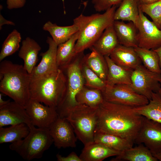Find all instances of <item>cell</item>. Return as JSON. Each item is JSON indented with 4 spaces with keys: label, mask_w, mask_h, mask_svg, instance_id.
Returning <instances> with one entry per match:
<instances>
[{
    "label": "cell",
    "mask_w": 161,
    "mask_h": 161,
    "mask_svg": "<svg viewBox=\"0 0 161 161\" xmlns=\"http://www.w3.org/2000/svg\"><path fill=\"white\" fill-rule=\"evenodd\" d=\"M143 117L135 112L134 107L104 100L98 107L96 130L134 143L140 128Z\"/></svg>",
    "instance_id": "cell-1"
},
{
    "label": "cell",
    "mask_w": 161,
    "mask_h": 161,
    "mask_svg": "<svg viewBox=\"0 0 161 161\" xmlns=\"http://www.w3.org/2000/svg\"><path fill=\"white\" fill-rule=\"evenodd\" d=\"M29 73L23 66L4 60L0 64V91L25 107L30 98Z\"/></svg>",
    "instance_id": "cell-2"
},
{
    "label": "cell",
    "mask_w": 161,
    "mask_h": 161,
    "mask_svg": "<svg viewBox=\"0 0 161 161\" xmlns=\"http://www.w3.org/2000/svg\"><path fill=\"white\" fill-rule=\"evenodd\" d=\"M117 6H113L102 14L90 16L81 14L73 19L78 28L79 35L75 47L76 54L91 48L105 30L112 26Z\"/></svg>",
    "instance_id": "cell-3"
},
{
    "label": "cell",
    "mask_w": 161,
    "mask_h": 161,
    "mask_svg": "<svg viewBox=\"0 0 161 161\" xmlns=\"http://www.w3.org/2000/svg\"><path fill=\"white\" fill-rule=\"evenodd\" d=\"M67 87L65 75L61 69L30 80V98L45 105L57 108L65 93Z\"/></svg>",
    "instance_id": "cell-4"
},
{
    "label": "cell",
    "mask_w": 161,
    "mask_h": 161,
    "mask_svg": "<svg viewBox=\"0 0 161 161\" xmlns=\"http://www.w3.org/2000/svg\"><path fill=\"white\" fill-rule=\"evenodd\" d=\"M98 107L78 103L68 109L62 117L70 123L77 138L84 145L94 141L98 123Z\"/></svg>",
    "instance_id": "cell-5"
},
{
    "label": "cell",
    "mask_w": 161,
    "mask_h": 161,
    "mask_svg": "<svg viewBox=\"0 0 161 161\" xmlns=\"http://www.w3.org/2000/svg\"><path fill=\"white\" fill-rule=\"evenodd\" d=\"M28 135L18 141L11 143L10 149L27 161L41 158L53 143L49 128H30Z\"/></svg>",
    "instance_id": "cell-6"
},
{
    "label": "cell",
    "mask_w": 161,
    "mask_h": 161,
    "mask_svg": "<svg viewBox=\"0 0 161 161\" xmlns=\"http://www.w3.org/2000/svg\"><path fill=\"white\" fill-rule=\"evenodd\" d=\"M84 55L83 52L77 54L67 66L62 69L66 77L67 87L61 103L56 108L58 117H62L69 108L78 103L77 94L84 86L81 64Z\"/></svg>",
    "instance_id": "cell-7"
},
{
    "label": "cell",
    "mask_w": 161,
    "mask_h": 161,
    "mask_svg": "<svg viewBox=\"0 0 161 161\" xmlns=\"http://www.w3.org/2000/svg\"><path fill=\"white\" fill-rule=\"evenodd\" d=\"M101 91L104 100L112 103L136 107L149 102L146 97L134 91L130 85H106Z\"/></svg>",
    "instance_id": "cell-8"
},
{
    "label": "cell",
    "mask_w": 161,
    "mask_h": 161,
    "mask_svg": "<svg viewBox=\"0 0 161 161\" xmlns=\"http://www.w3.org/2000/svg\"><path fill=\"white\" fill-rule=\"evenodd\" d=\"M160 74L150 71L142 64L133 70L130 85L136 92L150 100L153 93L157 92L160 88Z\"/></svg>",
    "instance_id": "cell-9"
},
{
    "label": "cell",
    "mask_w": 161,
    "mask_h": 161,
    "mask_svg": "<svg viewBox=\"0 0 161 161\" xmlns=\"http://www.w3.org/2000/svg\"><path fill=\"white\" fill-rule=\"evenodd\" d=\"M135 25L137 30L138 47L151 50L161 47V30L140 9L138 19Z\"/></svg>",
    "instance_id": "cell-10"
},
{
    "label": "cell",
    "mask_w": 161,
    "mask_h": 161,
    "mask_svg": "<svg viewBox=\"0 0 161 161\" xmlns=\"http://www.w3.org/2000/svg\"><path fill=\"white\" fill-rule=\"evenodd\" d=\"M134 142L143 143L153 155L160 152L161 151V124L143 116Z\"/></svg>",
    "instance_id": "cell-11"
},
{
    "label": "cell",
    "mask_w": 161,
    "mask_h": 161,
    "mask_svg": "<svg viewBox=\"0 0 161 161\" xmlns=\"http://www.w3.org/2000/svg\"><path fill=\"white\" fill-rule=\"evenodd\" d=\"M25 108L32 125L38 128H49L58 117L56 108L30 98Z\"/></svg>",
    "instance_id": "cell-12"
},
{
    "label": "cell",
    "mask_w": 161,
    "mask_h": 161,
    "mask_svg": "<svg viewBox=\"0 0 161 161\" xmlns=\"http://www.w3.org/2000/svg\"><path fill=\"white\" fill-rule=\"evenodd\" d=\"M49 129L53 143L58 148L76 147L77 137L72 125L65 118L58 117Z\"/></svg>",
    "instance_id": "cell-13"
},
{
    "label": "cell",
    "mask_w": 161,
    "mask_h": 161,
    "mask_svg": "<svg viewBox=\"0 0 161 161\" xmlns=\"http://www.w3.org/2000/svg\"><path fill=\"white\" fill-rule=\"evenodd\" d=\"M46 42L48 45V49L40 53L41 60L30 74L31 80L50 74L58 69L56 59L58 45L49 37H47Z\"/></svg>",
    "instance_id": "cell-14"
},
{
    "label": "cell",
    "mask_w": 161,
    "mask_h": 161,
    "mask_svg": "<svg viewBox=\"0 0 161 161\" xmlns=\"http://www.w3.org/2000/svg\"><path fill=\"white\" fill-rule=\"evenodd\" d=\"M21 123L34 126L24 107L14 101L0 107V128Z\"/></svg>",
    "instance_id": "cell-15"
},
{
    "label": "cell",
    "mask_w": 161,
    "mask_h": 161,
    "mask_svg": "<svg viewBox=\"0 0 161 161\" xmlns=\"http://www.w3.org/2000/svg\"><path fill=\"white\" fill-rule=\"evenodd\" d=\"M116 64L133 70L142 64L134 48L119 44L109 56Z\"/></svg>",
    "instance_id": "cell-16"
},
{
    "label": "cell",
    "mask_w": 161,
    "mask_h": 161,
    "mask_svg": "<svg viewBox=\"0 0 161 161\" xmlns=\"http://www.w3.org/2000/svg\"><path fill=\"white\" fill-rule=\"evenodd\" d=\"M121 152L94 141L84 145L79 157L82 161H102Z\"/></svg>",
    "instance_id": "cell-17"
},
{
    "label": "cell",
    "mask_w": 161,
    "mask_h": 161,
    "mask_svg": "<svg viewBox=\"0 0 161 161\" xmlns=\"http://www.w3.org/2000/svg\"><path fill=\"white\" fill-rule=\"evenodd\" d=\"M113 27L119 44L134 48L138 47L137 30L132 22L126 23L121 20H114Z\"/></svg>",
    "instance_id": "cell-18"
},
{
    "label": "cell",
    "mask_w": 161,
    "mask_h": 161,
    "mask_svg": "<svg viewBox=\"0 0 161 161\" xmlns=\"http://www.w3.org/2000/svg\"><path fill=\"white\" fill-rule=\"evenodd\" d=\"M41 49L38 43L30 37H27L22 41L18 55L23 60L24 67L30 74L38 61V55Z\"/></svg>",
    "instance_id": "cell-19"
},
{
    "label": "cell",
    "mask_w": 161,
    "mask_h": 161,
    "mask_svg": "<svg viewBox=\"0 0 161 161\" xmlns=\"http://www.w3.org/2000/svg\"><path fill=\"white\" fill-rule=\"evenodd\" d=\"M108 67L106 85L118 84L130 85L133 69H127L115 64L109 56H104Z\"/></svg>",
    "instance_id": "cell-20"
},
{
    "label": "cell",
    "mask_w": 161,
    "mask_h": 161,
    "mask_svg": "<svg viewBox=\"0 0 161 161\" xmlns=\"http://www.w3.org/2000/svg\"><path fill=\"white\" fill-rule=\"evenodd\" d=\"M94 140L115 151L122 152L133 147L134 143L117 136L96 130Z\"/></svg>",
    "instance_id": "cell-21"
},
{
    "label": "cell",
    "mask_w": 161,
    "mask_h": 161,
    "mask_svg": "<svg viewBox=\"0 0 161 161\" xmlns=\"http://www.w3.org/2000/svg\"><path fill=\"white\" fill-rule=\"evenodd\" d=\"M119 44L113 25L105 30L91 47L104 56H109Z\"/></svg>",
    "instance_id": "cell-22"
},
{
    "label": "cell",
    "mask_w": 161,
    "mask_h": 161,
    "mask_svg": "<svg viewBox=\"0 0 161 161\" xmlns=\"http://www.w3.org/2000/svg\"><path fill=\"white\" fill-rule=\"evenodd\" d=\"M111 161H157L150 150L142 143L121 152Z\"/></svg>",
    "instance_id": "cell-23"
},
{
    "label": "cell",
    "mask_w": 161,
    "mask_h": 161,
    "mask_svg": "<svg viewBox=\"0 0 161 161\" xmlns=\"http://www.w3.org/2000/svg\"><path fill=\"white\" fill-rule=\"evenodd\" d=\"M79 35L78 31L67 41L58 45L56 59L58 68L62 69L67 66L77 55L75 47Z\"/></svg>",
    "instance_id": "cell-24"
},
{
    "label": "cell",
    "mask_w": 161,
    "mask_h": 161,
    "mask_svg": "<svg viewBox=\"0 0 161 161\" xmlns=\"http://www.w3.org/2000/svg\"><path fill=\"white\" fill-rule=\"evenodd\" d=\"M91 52L84 55L83 62L101 79L105 81L107 78L108 67L104 56L91 47Z\"/></svg>",
    "instance_id": "cell-25"
},
{
    "label": "cell",
    "mask_w": 161,
    "mask_h": 161,
    "mask_svg": "<svg viewBox=\"0 0 161 161\" xmlns=\"http://www.w3.org/2000/svg\"><path fill=\"white\" fill-rule=\"evenodd\" d=\"M43 29L49 33L53 40L58 45L67 41L78 31V27L73 24L69 26H60L50 21L44 24Z\"/></svg>",
    "instance_id": "cell-26"
},
{
    "label": "cell",
    "mask_w": 161,
    "mask_h": 161,
    "mask_svg": "<svg viewBox=\"0 0 161 161\" xmlns=\"http://www.w3.org/2000/svg\"><path fill=\"white\" fill-rule=\"evenodd\" d=\"M120 4L115 12L114 20L131 21L135 24L139 16L138 0H122Z\"/></svg>",
    "instance_id": "cell-27"
},
{
    "label": "cell",
    "mask_w": 161,
    "mask_h": 161,
    "mask_svg": "<svg viewBox=\"0 0 161 161\" xmlns=\"http://www.w3.org/2000/svg\"><path fill=\"white\" fill-rule=\"evenodd\" d=\"M134 109L139 114L161 124V98L157 93H153L147 104Z\"/></svg>",
    "instance_id": "cell-28"
},
{
    "label": "cell",
    "mask_w": 161,
    "mask_h": 161,
    "mask_svg": "<svg viewBox=\"0 0 161 161\" xmlns=\"http://www.w3.org/2000/svg\"><path fill=\"white\" fill-rule=\"evenodd\" d=\"M30 129L24 123L11 125L8 127L0 128V144L11 143L18 141L29 134Z\"/></svg>",
    "instance_id": "cell-29"
},
{
    "label": "cell",
    "mask_w": 161,
    "mask_h": 161,
    "mask_svg": "<svg viewBox=\"0 0 161 161\" xmlns=\"http://www.w3.org/2000/svg\"><path fill=\"white\" fill-rule=\"evenodd\" d=\"M75 99L77 102L92 107H98L104 100L100 90L85 86L77 94Z\"/></svg>",
    "instance_id": "cell-30"
},
{
    "label": "cell",
    "mask_w": 161,
    "mask_h": 161,
    "mask_svg": "<svg viewBox=\"0 0 161 161\" xmlns=\"http://www.w3.org/2000/svg\"><path fill=\"white\" fill-rule=\"evenodd\" d=\"M135 50L143 65L150 71L160 74L161 68L159 64L160 58L158 54L153 50L137 47Z\"/></svg>",
    "instance_id": "cell-31"
},
{
    "label": "cell",
    "mask_w": 161,
    "mask_h": 161,
    "mask_svg": "<svg viewBox=\"0 0 161 161\" xmlns=\"http://www.w3.org/2000/svg\"><path fill=\"white\" fill-rule=\"evenodd\" d=\"M21 39L20 33L16 30H14L9 34L2 46L0 53V62L19 49Z\"/></svg>",
    "instance_id": "cell-32"
},
{
    "label": "cell",
    "mask_w": 161,
    "mask_h": 161,
    "mask_svg": "<svg viewBox=\"0 0 161 161\" xmlns=\"http://www.w3.org/2000/svg\"><path fill=\"white\" fill-rule=\"evenodd\" d=\"M81 70L85 81L84 85L86 86L101 91L105 88L106 85V81L101 79L84 63L83 60L81 64Z\"/></svg>",
    "instance_id": "cell-33"
},
{
    "label": "cell",
    "mask_w": 161,
    "mask_h": 161,
    "mask_svg": "<svg viewBox=\"0 0 161 161\" xmlns=\"http://www.w3.org/2000/svg\"><path fill=\"white\" fill-rule=\"evenodd\" d=\"M139 8L148 15L157 27L161 30V0L149 4L139 3Z\"/></svg>",
    "instance_id": "cell-34"
},
{
    "label": "cell",
    "mask_w": 161,
    "mask_h": 161,
    "mask_svg": "<svg viewBox=\"0 0 161 161\" xmlns=\"http://www.w3.org/2000/svg\"><path fill=\"white\" fill-rule=\"evenodd\" d=\"M122 0H92L95 10L98 12L105 11L113 6L120 4Z\"/></svg>",
    "instance_id": "cell-35"
},
{
    "label": "cell",
    "mask_w": 161,
    "mask_h": 161,
    "mask_svg": "<svg viewBox=\"0 0 161 161\" xmlns=\"http://www.w3.org/2000/svg\"><path fill=\"white\" fill-rule=\"evenodd\" d=\"M56 157L58 161H82L79 156H78L74 151L71 152L66 157L63 156L58 154Z\"/></svg>",
    "instance_id": "cell-36"
},
{
    "label": "cell",
    "mask_w": 161,
    "mask_h": 161,
    "mask_svg": "<svg viewBox=\"0 0 161 161\" xmlns=\"http://www.w3.org/2000/svg\"><path fill=\"white\" fill-rule=\"evenodd\" d=\"M26 0H7V8L9 10L21 8L25 4Z\"/></svg>",
    "instance_id": "cell-37"
},
{
    "label": "cell",
    "mask_w": 161,
    "mask_h": 161,
    "mask_svg": "<svg viewBox=\"0 0 161 161\" xmlns=\"http://www.w3.org/2000/svg\"><path fill=\"white\" fill-rule=\"evenodd\" d=\"M10 25L14 26L15 23L11 21L7 20L5 19L2 15L0 14V29L1 30L3 25L4 24Z\"/></svg>",
    "instance_id": "cell-38"
},
{
    "label": "cell",
    "mask_w": 161,
    "mask_h": 161,
    "mask_svg": "<svg viewBox=\"0 0 161 161\" xmlns=\"http://www.w3.org/2000/svg\"><path fill=\"white\" fill-rule=\"evenodd\" d=\"M160 0H138L139 4H149L154 3Z\"/></svg>",
    "instance_id": "cell-39"
},
{
    "label": "cell",
    "mask_w": 161,
    "mask_h": 161,
    "mask_svg": "<svg viewBox=\"0 0 161 161\" xmlns=\"http://www.w3.org/2000/svg\"><path fill=\"white\" fill-rule=\"evenodd\" d=\"M10 102V100H4L2 98V95L1 93L0 94V107L3 106Z\"/></svg>",
    "instance_id": "cell-40"
},
{
    "label": "cell",
    "mask_w": 161,
    "mask_h": 161,
    "mask_svg": "<svg viewBox=\"0 0 161 161\" xmlns=\"http://www.w3.org/2000/svg\"><path fill=\"white\" fill-rule=\"evenodd\" d=\"M153 50L157 52L160 58L159 64L161 68V47Z\"/></svg>",
    "instance_id": "cell-41"
},
{
    "label": "cell",
    "mask_w": 161,
    "mask_h": 161,
    "mask_svg": "<svg viewBox=\"0 0 161 161\" xmlns=\"http://www.w3.org/2000/svg\"><path fill=\"white\" fill-rule=\"evenodd\" d=\"M153 155L158 160L161 161V151Z\"/></svg>",
    "instance_id": "cell-42"
},
{
    "label": "cell",
    "mask_w": 161,
    "mask_h": 161,
    "mask_svg": "<svg viewBox=\"0 0 161 161\" xmlns=\"http://www.w3.org/2000/svg\"><path fill=\"white\" fill-rule=\"evenodd\" d=\"M160 86L159 90H158V92L157 93H158L159 95L161 98V71L160 74Z\"/></svg>",
    "instance_id": "cell-43"
},
{
    "label": "cell",
    "mask_w": 161,
    "mask_h": 161,
    "mask_svg": "<svg viewBox=\"0 0 161 161\" xmlns=\"http://www.w3.org/2000/svg\"></svg>",
    "instance_id": "cell-44"
}]
</instances>
